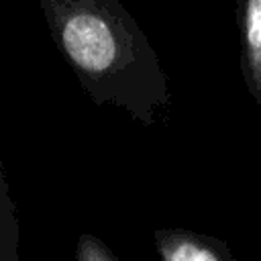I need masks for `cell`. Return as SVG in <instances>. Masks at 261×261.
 Instances as JSON below:
<instances>
[{
  "mask_svg": "<svg viewBox=\"0 0 261 261\" xmlns=\"http://www.w3.org/2000/svg\"><path fill=\"white\" fill-rule=\"evenodd\" d=\"M49 35L98 106L112 104L145 126L171 102L167 73L120 0H39Z\"/></svg>",
  "mask_w": 261,
  "mask_h": 261,
  "instance_id": "cell-1",
  "label": "cell"
},
{
  "mask_svg": "<svg viewBox=\"0 0 261 261\" xmlns=\"http://www.w3.org/2000/svg\"><path fill=\"white\" fill-rule=\"evenodd\" d=\"M153 243L161 261H239L222 239L188 228H157Z\"/></svg>",
  "mask_w": 261,
  "mask_h": 261,
  "instance_id": "cell-2",
  "label": "cell"
},
{
  "mask_svg": "<svg viewBox=\"0 0 261 261\" xmlns=\"http://www.w3.org/2000/svg\"><path fill=\"white\" fill-rule=\"evenodd\" d=\"M241 71L251 98L261 106V0H239Z\"/></svg>",
  "mask_w": 261,
  "mask_h": 261,
  "instance_id": "cell-3",
  "label": "cell"
},
{
  "mask_svg": "<svg viewBox=\"0 0 261 261\" xmlns=\"http://www.w3.org/2000/svg\"><path fill=\"white\" fill-rule=\"evenodd\" d=\"M0 261H18V214L0 161Z\"/></svg>",
  "mask_w": 261,
  "mask_h": 261,
  "instance_id": "cell-4",
  "label": "cell"
},
{
  "mask_svg": "<svg viewBox=\"0 0 261 261\" xmlns=\"http://www.w3.org/2000/svg\"><path fill=\"white\" fill-rule=\"evenodd\" d=\"M75 261H120V257L96 234L82 232L75 241Z\"/></svg>",
  "mask_w": 261,
  "mask_h": 261,
  "instance_id": "cell-5",
  "label": "cell"
}]
</instances>
